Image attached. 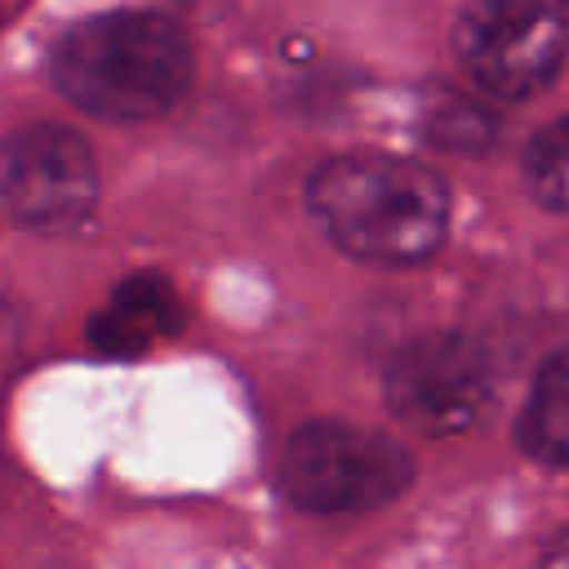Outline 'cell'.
<instances>
[{"mask_svg": "<svg viewBox=\"0 0 569 569\" xmlns=\"http://www.w3.org/2000/svg\"><path fill=\"white\" fill-rule=\"evenodd\" d=\"M307 204L329 240L373 267H413L431 258L449 227L445 182L400 156H338L307 182Z\"/></svg>", "mask_w": 569, "mask_h": 569, "instance_id": "1", "label": "cell"}, {"mask_svg": "<svg viewBox=\"0 0 569 569\" xmlns=\"http://www.w3.org/2000/svg\"><path fill=\"white\" fill-rule=\"evenodd\" d=\"M53 80L102 120H151L187 93L191 44L160 13H102L62 36Z\"/></svg>", "mask_w": 569, "mask_h": 569, "instance_id": "2", "label": "cell"}, {"mask_svg": "<svg viewBox=\"0 0 569 569\" xmlns=\"http://www.w3.org/2000/svg\"><path fill=\"white\" fill-rule=\"evenodd\" d=\"M413 480V462L400 440L356 422H307L293 431L280 485L289 502L320 516L373 511L400 498Z\"/></svg>", "mask_w": 569, "mask_h": 569, "instance_id": "3", "label": "cell"}, {"mask_svg": "<svg viewBox=\"0 0 569 569\" xmlns=\"http://www.w3.org/2000/svg\"><path fill=\"white\" fill-rule=\"evenodd\" d=\"M565 53L569 0H471L458 22V58L493 98L538 93Z\"/></svg>", "mask_w": 569, "mask_h": 569, "instance_id": "4", "label": "cell"}, {"mask_svg": "<svg viewBox=\"0 0 569 569\" xmlns=\"http://www.w3.org/2000/svg\"><path fill=\"white\" fill-rule=\"evenodd\" d=\"M387 400L400 422L427 436H458L476 427L493 400L489 356L462 333H427L391 360Z\"/></svg>", "mask_w": 569, "mask_h": 569, "instance_id": "5", "label": "cell"}, {"mask_svg": "<svg viewBox=\"0 0 569 569\" xmlns=\"http://www.w3.org/2000/svg\"><path fill=\"white\" fill-rule=\"evenodd\" d=\"M4 209L36 231H62L93 209L98 169L80 133L62 124H27L0 147Z\"/></svg>", "mask_w": 569, "mask_h": 569, "instance_id": "6", "label": "cell"}, {"mask_svg": "<svg viewBox=\"0 0 569 569\" xmlns=\"http://www.w3.org/2000/svg\"><path fill=\"white\" fill-rule=\"evenodd\" d=\"M178 329H182L178 289L156 271H138L120 280L116 293L93 311L89 342L102 356H142L147 347H156Z\"/></svg>", "mask_w": 569, "mask_h": 569, "instance_id": "7", "label": "cell"}, {"mask_svg": "<svg viewBox=\"0 0 569 569\" xmlns=\"http://www.w3.org/2000/svg\"><path fill=\"white\" fill-rule=\"evenodd\" d=\"M520 440L547 462H569V347L542 365L520 418Z\"/></svg>", "mask_w": 569, "mask_h": 569, "instance_id": "8", "label": "cell"}, {"mask_svg": "<svg viewBox=\"0 0 569 569\" xmlns=\"http://www.w3.org/2000/svg\"><path fill=\"white\" fill-rule=\"evenodd\" d=\"M525 182L538 204L569 213V120L538 129V138L525 151Z\"/></svg>", "mask_w": 569, "mask_h": 569, "instance_id": "9", "label": "cell"}, {"mask_svg": "<svg viewBox=\"0 0 569 569\" xmlns=\"http://www.w3.org/2000/svg\"><path fill=\"white\" fill-rule=\"evenodd\" d=\"M436 138H440V147H445V142H449V147H485L489 120H485L471 102L449 98V102L436 107Z\"/></svg>", "mask_w": 569, "mask_h": 569, "instance_id": "10", "label": "cell"}, {"mask_svg": "<svg viewBox=\"0 0 569 569\" xmlns=\"http://www.w3.org/2000/svg\"><path fill=\"white\" fill-rule=\"evenodd\" d=\"M542 569H569V529L547 547V560H542Z\"/></svg>", "mask_w": 569, "mask_h": 569, "instance_id": "11", "label": "cell"}]
</instances>
